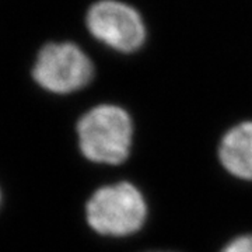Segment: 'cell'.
Instances as JSON below:
<instances>
[{"label": "cell", "mask_w": 252, "mask_h": 252, "mask_svg": "<svg viewBox=\"0 0 252 252\" xmlns=\"http://www.w3.org/2000/svg\"><path fill=\"white\" fill-rule=\"evenodd\" d=\"M81 153L98 164H121L133 140V124L125 109L104 104L86 112L77 124Z\"/></svg>", "instance_id": "cell-1"}, {"label": "cell", "mask_w": 252, "mask_h": 252, "mask_svg": "<svg viewBox=\"0 0 252 252\" xmlns=\"http://www.w3.org/2000/svg\"><path fill=\"white\" fill-rule=\"evenodd\" d=\"M90 227L101 235L125 237L143 227L147 205L142 192L130 182L107 185L94 192L86 206Z\"/></svg>", "instance_id": "cell-2"}, {"label": "cell", "mask_w": 252, "mask_h": 252, "mask_svg": "<svg viewBox=\"0 0 252 252\" xmlns=\"http://www.w3.org/2000/svg\"><path fill=\"white\" fill-rule=\"evenodd\" d=\"M90 34L102 45L121 54H133L146 42L147 30L142 14L121 0H99L86 16Z\"/></svg>", "instance_id": "cell-3"}, {"label": "cell", "mask_w": 252, "mask_h": 252, "mask_svg": "<svg viewBox=\"0 0 252 252\" xmlns=\"http://www.w3.org/2000/svg\"><path fill=\"white\" fill-rule=\"evenodd\" d=\"M32 76L42 89L55 94H69L84 89L93 80L94 64L76 44L54 42L39 51Z\"/></svg>", "instance_id": "cell-4"}, {"label": "cell", "mask_w": 252, "mask_h": 252, "mask_svg": "<svg viewBox=\"0 0 252 252\" xmlns=\"http://www.w3.org/2000/svg\"><path fill=\"white\" fill-rule=\"evenodd\" d=\"M219 158L237 178L252 181V122L231 127L219 147Z\"/></svg>", "instance_id": "cell-5"}, {"label": "cell", "mask_w": 252, "mask_h": 252, "mask_svg": "<svg viewBox=\"0 0 252 252\" xmlns=\"http://www.w3.org/2000/svg\"><path fill=\"white\" fill-rule=\"evenodd\" d=\"M221 252H252V235H241L234 238Z\"/></svg>", "instance_id": "cell-6"}, {"label": "cell", "mask_w": 252, "mask_h": 252, "mask_svg": "<svg viewBox=\"0 0 252 252\" xmlns=\"http://www.w3.org/2000/svg\"><path fill=\"white\" fill-rule=\"evenodd\" d=\"M154 252H157V251H154ZM158 252H161V251H158Z\"/></svg>", "instance_id": "cell-7"}, {"label": "cell", "mask_w": 252, "mask_h": 252, "mask_svg": "<svg viewBox=\"0 0 252 252\" xmlns=\"http://www.w3.org/2000/svg\"><path fill=\"white\" fill-rule=\"evenodd\" d=\"M0 199H1V196H0Z\"/></svg>", "instance_id": "cell-8"}]
</instances>
